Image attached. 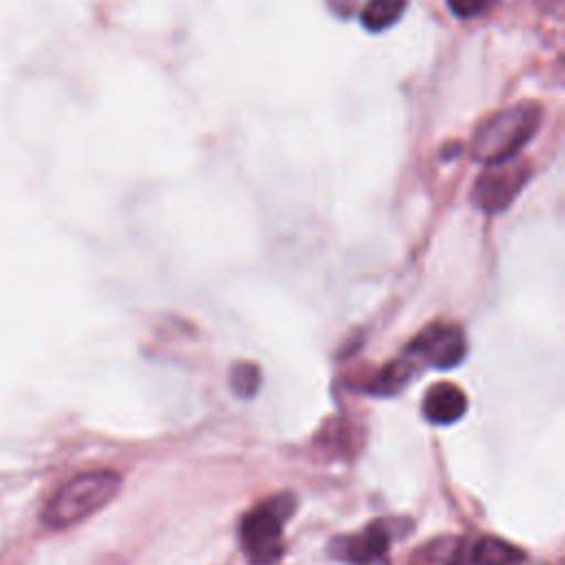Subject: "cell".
I'll return each mask as SVG.
<instances>
[{
  "instance_id": "6",
  "label": "cell",
  "mask_w": 565,
  "mask_h": 565,
  "mask_svg": "<svg viewBox=\"0 0 565 565\" xmlns=\"http://www.w3.org/2000/svg\"><path fill=\"white\" fill-rule=\"evenodd\" d=\"M391 532L384 523H371L360 534L338 539L333 543V554L353 565H366L382 558L388 550Z\"/></svg>"
},
{
  "instance_id": "10",
  "label": "cell",
  "mask_w": 565,
  "mask_h": 565,
  "mask_svg": "<svg viewBox=\"0 0 565 565\" xmlns=\"http://www.w3.org/2000/svg\"><path fill=\"white\" fill-rule=\"evenodd\" d=\"M408 0H369L362 11V22L371 31H382L397 22Z\"/></svg>"
},
{
  "instance_id": "4",
  "label": "cell",
  "mask_w": 565,
  "mask_h": 565,
  "mask_svg": "<svg viewBox=\"0 0 565 565\" xmlns=\"http://www.w3.org/2000/svg\"><path fill=\"white\" fill-rule=\"evenodd\" d=\"M406 355L419 358L435 369H452L466 355V338L459 327L433 324L408 344Z\"/></svg>"
},
{
  "instance_id": "9",
  "label": "cell",
  "mask_w": 565,
  "mask_h": 565,
  "mask_svg": "<svg viewBox=\"0 0 565 565\" xmlns=\"http://www.w3.org/2000/svg\"><path fill=\"white\" fill-rule=\"evenodd\" d=\"M413 373H415V364H413V358L404 355L399 360H393L391 364H386L377 375L375 380L369 384V391L373 395H395L399 393L411 380H413Z\"/></svg>"
},
{
  "instance_id": "12",
  "label": "cell",
  "mask_w": 565,
  "mask_h": 565,
  "mask_svg": "<svg viewBox=\"0 0 565 565\" xmlns=\"http://www.w3.org/2000/svg\"><path fill=\"white\" fill-rule=\"evenodd\" d=\"M494 4V0H448V7L455 15L459 18H475L486 13L490 7Z\"/></svg>"
},
{
  "instance_id": "8",
  "label": "cell",
  "mask_w": 565,
  "mask_h": 565,
  "mask_svg": "<svg viewBox=\"0 0 565 565\" xmlns=\"http://www.w3.org/2000/svg\"><path fill=\"white\" fill-rule=\"evenodd\" d=\"M523 558L525 554L516 545L494 536H481L468 547L459 565H519Z\"/></svg>"
},
{
  "instance_id": "1",
  "label": "cell",
  "mask_w": 565,
  "mask_h": 565,
  "mask_svg": "<svg viewBox=\"0 0 565 565\" xmlns=\"http://www.w3.org/2000/svg\"><path fill=\"white\" fill-rule=\"evenodd\" d=\"M121 488L115 470H90L66 481L44 505L42 523L51 530H66L108 505Z\"/></svg>"
},
{
  "instance_id": "3",
  "label": "cell",
  "mask_w": 565,
  "mask_h": 565,
  "mask_svg": "<svg viewBox=\"0 0 565 565\" xmlns=\"http://www.w3.org/2000/svg\"><path fill=\"white\" fill-rule=\"evenodd\" d=\"M541 121L536 104H521L490 117L475 135V154L486 163L510 161L534 135Z\"/></svg>"
},
{
  "instance_id": "2",
  "label": "cell",
  "mask_w": 565,
  "mask_h": 565,
  "mask_svg": "<svg viewBox=\"0 0 565 565\" xmlns=\"http://www.w3.org/2000/svg\"><path fill=\"white\" fill-rule=\"evenodd\" d=\"M294 499L278 494L254 505L238 525V541L252 565H271L282 556V527L294 512Z\"/></svg>"
},
{
  "instance_id": "5",
  "label": "cell",
  "mask_w": 565,
  "mask_h": 565,
  "mask_svg": "<svg viewBox=\"0 0 565 565\" xmlns=\"http://www.w3.org/2000/svg\"><path fill=\"white\" fill-rule=\"evenodd\" d=\"M527 177L525 166H503V163H492L488 172L475 183V201L479 207L486 212H497L503 210L514 194L521 190L523 181Z\"/></svg>"
},
{
  "instance_id": "11",
  "label": "cell",
  "mask_w": 565,
  "mask_h": 565,
  "mask_svg": "<svg viewBox=\"0 0 565 565\" xmlns=\"http://www.w3.org/2000/svg\"><path fill=\"white\" fill-rule=\"evenodd\" d=\"M230 384H232V391L238 395V397H252L258 386H260V371L256 364L252 362H241L232 369L230 373Z\"/></svg>"
},
{
  "instance_id": "7",
  "label": "cell",
  "mask_w": 565,
  "mask_h": 565,
  "mask_svg": "<svg viewBox=\"0 0 565 565\" xmlns=\"http://www.w3.org/2000/svg\"><path fill=\"white\" fill-rule=\"evenodd\" d=\"M468 411L466 393L452 382H439L428 388L422 402V413L430 424L448 426L459 422Z\"/></svg>"
}]
</instances>
